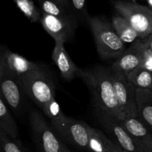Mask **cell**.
I'll return each mask as SVG.
<instances>
[{
	"mask_svg": "<svg viewBox=\"0 0 152 152\" xmlns=\"http://www.w3.org/2000/svg\"><path fill=\"white\" fill-rule=\"evenodd\" d=\"M79 78L88 88L95 108L105 111L118 120L126 118L116 97L111 67L80 69Z\"/></svg>",
	"mask_w": 152,
	"mask_h": 152,
	"instance_id": "6da1fadb",
	"label": "cell"
},
{
	"mask_svg": "<svg viewBox=\"0 0 152 152\" xmlns=\"http://www.w3.org/2000/svg\"><path fill=\"white\" fill-rule=\"evenodd\" d=\"M88 24L93 34L98 53L102 58L117 59L124 53L126 42L109 22L98 16H90Z\"/></svg>",
	"mask_w": 152,
	"mask_h": 152,
	"instance_id": "7a4b0ae2",
	"label": "cell"
},
{
	"mask_svg": "<svg viewBox=\"0 0 152 152\" xmlns=\"http://www.w3.org/2000/svg\"><path fill=\"white\" fill-rule=\"evenodd\" d=\"M20 80L27 96L40 110L48 102L55 99L56 86L53 77L42 65H39L37 68L24 75Z\"/></svg>",
	"mask_w": 152,
	"mask_h": 152,
	"instance_id": "3957f363",
	"label": "cell"
},
{
	"mask_svg": "<svg viewBox=\"0 0 152 152\" xmlns=\"http://www.w3.org/2000/svg\"><path fill=\"white\" fill-rule=\"evenodd\" d=\"M50 126L62 142L89 152V126L87 123L66 117L62 113L50 120Z\"/></svg>",
	"mask_w": 152,
	"mask_h": 152,
	"instance_id": "277c9868",
	"label": "cell"
},
{
	"mask_svg": "<svg viewBox=\"0 0 152 152\" xmlns=\"http://www.w3.org/2000/svg\"><path fill=\"white\" fill-rule=\"evenodd\" d=\"M29 122L33 140L39 152H64L65 142L59 139L40 111L31 110Z\"/></svg>",
	"mask_w": 152,
	"mask_h": 152,
	"instance_id": "5b68a950",
	"label": "cell"
},
{
	"mask_svg": "<svg viewBox=\"0 0 152 152\" xmlns=\"http://www.w3.org/2000/svg\"><path fill=\"white\" fill-rule=\"evenodd\" d=\"M114 6L120 16L124 17L138 33L140 39L152 34V9L134 1H116Z\"/></svg>",
	"mask_w": 152,
	"mask_h": 152,
	"instance_id": "8992f818",
	"label": "cell"
},
{
	"mask_svg": "<svg viewBox=\"0 0 152 152\" xmlns=\"http://www.w3.org/2000/svg\"><path fill=\"white\" fill-rule=\"evenodd\" d=\"M95 114L108 137L125 152H144L117 119L99 108H95Z\"/></svg>",
	"mask_w": 152,
	"mask_h": 152,
	"instance_id": "52a82bcc",
	"label": "cell"
},
{
	"mask_svg": "<svg viewBox=\"0 0 152 152\" xmlns=\"http://www.w3.org/2000/svg\"><path fill=\"white\" fill-rule=\"evenodd\" d=\"M112 77L116 97L126 118L138 117L136 88L126 74L112 71Z\"/></svg>",
	"mask_w": 152,
	"mask_h": 152,
	"instance_id": "ba28073f",
	"label": "cell"
},
{
	"mask_svg": "<svg viewBox=\"0 0 152 152\" xmlns=\"http://www.w3.org/2000/svg\"><path fill=\"white\" fill-rule=\"evenodd\" d=\"M42 25L46 32L53 37L55 42H66L74 34L78 26L77 18L59 17L42 13Z\"/></svg>",
	"mask_w": 152,
	"mask_h": 152,
	"instance_id": "9c48e42d",
	"label": "cell"
},
{
	"mask_svg": "<svg viewBox=\"0 0 152 152\" xmlns=\"http://www.w3.org/2000/svg\"><path fill=\"white\" fill-rule=\"evenodd\" d=\"M39 66L36 62L9 50L2 45L0 49V74H7L21 80L24 75Z\"/></svg>",
	"mask_w": 152,
	"mask_h": 152,
	"instance_id": "30bf717a",
	"label": "cell"
},
{
	"mask_svg": "<svg viewBox=\"0 0 152 152\" xmlns=\"http://www.w3.org/2000/svg\"><path fill=\"white\" fill-rule=\"evenodd\" d=\"M0 96L15 114L24 109L26 92L21 80L7 74H0Z\"/></svg>",
	"mask_w": 152,
	"mask_h": 152,
	"instance_id": "8fae6325",
	"label": "cell"
},
{
	"mask_svg": "<svg viewBox=\"0 0 152 152\" xmlns=\"http://www.w3.org/2000/svg\"><path fill=\"white\" fill-rule=\"evenodd\" d=\"M145 48L144 39H139L135 41L132 46L126 49L124 53L114 61L111 66V71L128 76L134 70L141 66Z\"/></svg>",
	"mask_w": 152,
	"mask_h": 152,
	"instance_id": "7c38bea8",
	"label": "cell"
},
{
	"mask_svg": "<svg viewBox=\"0 0 152 152\" xmlns=\"http://www.w3.org/2000/svg\"><path fill=\"white\" fill-rule=\"evenodd\" d=\"M119 121L142 151L152 152V133L148 126L137 117H126Z\"/></svg>",
	"mask_w": 152,
	"mask_h": 152,
	"instance_id": "4fadbf2b",
	"label": "cell"
},
{
	"mask_svg": "<svg viewBox=\"0 0 152 152\" xmlns=\"http://www.w3.org/2000/svg\"><path fill=\"white\" fill-rule=\"evenodd\" d=\"M52 59L59 69L61 76L66 80L79 77L80 68L74 64L65 48V42H55Z\"/></svg>",
	"mask_w": 152,
	"mask_h": 152,
	"instance_id": "5bb4252c",
	"label": "cell"
},
{
	"mask_svg": "<svg viewBox=\"0 0 152 152\" xmlns=\"http://www.w3.org/2000/svg\"><path fill=\"white\" fill-rule=\"evenodd\" d=\"M138 117L152 131V90L136 88Z\"/></svg>",
	"mask_w": 152,
	"mask_h": 152,
	"instance_id": "9a60e30c",
	"label": "cell"
},
{
	"mask_svg": "<svg viewBox=\"0 0 152 152\" xmlns=\"http://www.w3.org/2000/svg\"><path fill=\"white\" fill-rule=\"evenodd\" d=\"M38 2L42 13L59 17L75 16L68 0H38Z\"/></svg>",
	"mask_w": 152,
	"mask_h": 152,
	"instance_id": "2e32d148",
	"label": "cell"
},
{
	"mask_svg": "<svg viewBox=\"0 0 152 152\" xmlns=\"http://www.w3.org/2000/svg\"><path fill=\"white\" fill-rule=\"evenodd\" d=\"M0 130L3 131L9 137L17 139L19 128L16 120L9 110L8 105L0 96Z\"/></svg>",
	"mask_w": 152,
	"mask_h": 152,
	"instance_id": "e0dca14e",
	"label": "cell"
},
{
	"mask_svg": "<svg viewBox=\"0 0 152 152\" xmlns=\"http://www.w3.org/2000/svg\"><path fill=\"white\" fill-rule=\"evenodd\" d=\"M112 25L122 40L126 43H133L140 39L138 33L129 22L120 15L112 18Z\"/></svg>",
	"mask_w": 152,
	"mask_h": 152,
	"instance_id": "ac0fdd59",
	"label": "cell"
},
{
	"mask_svg": "<svg viewBox=\"0 0 152 152\" xmlns=\"http://www.w3.org/2000/svg\"><path fill=\"white\" fill-rule=\"evenodd\" d=\"M129 81L136 88L152 90V72L142 67L134 70L127 76Z\"/></svg>",
	"mask_w": 152,
	"mask_h": 152,
	"instance_id": "d6986e66",
	"label": "cell"
},
{
	"mask_svg": "<svg viewBox=\"0 0 152 152\" xmlns=\"http://www.w3.org/2000/svg\"><path fill=\"white\" fill-rule=\"evenodd\" d=\"M20 11L33 23L39 22L42 19V12L36 6L33 0H13Z\"/></svg>",
	"mask_w": 152,
	"mask_h": 152,
	"instance_id": "ffe728a7",
	"label": "cell"
},
{
	"mask_svg": "<svg viewBox=\"0 0 152 152\" xmlns=\"http://www.w3.org/2000/svg\"><path fill=\"white\" fill-rule=\"evenodd\" d=\"M0 147L4 152H31L17 139H14L0 130Z\"/></svg>",
	"mask_w": 152,
	"mask_h": 152,
	"instance_id": "44dd1931",
	"label": "cell"
},
{
	"mask_svg": "<svg viewBox=\"0 0 152 152\" xmlns=\"http://www.w3.org/2000/svg\"><path fill=\"white\" fill-rule=\"evenodd\" d=\"M89 152H107L102 132L89 126Z\"/></svg>",
	"mask_w": 152,
	"mask_h": 152,
	"instance_id": "7402d4cb",
	"label": "cell"
},
{
	"mask_svg": "<svg viewBox=\"0 0 152 152\" xmlns=\"http://www.w3.org/2000/svg\"><path fill=\"white\" fill-rule=\"evenodd\" d=\"M71 8L76 17L88 23L89 15L86 9V0H68Z\"/></svg>",
	"mask_w": 152,
	"mask_h": 152,
	"instance_id": "603a6c76",
	"label": "cell"
},
{
	"mask_svg": "<svg viewBox=\"0 0 152 152\" xmlns=\"http://www.w3.org/2000/svg\"><path fill=\"white\" fill-rule=\"evenodd\" d=\"M41 111L46 117L50 119V120L59 117L63 113L61 110L60 105L56 100V99H52L51 101L48 102Z\"/></svg>",
	"mask_w": 152,
	"mask_h": 152,
	"instance_id": "cb8c5ba5",
	"label": "cell"
},
{
	"mask_svg": "<svg viewBox=\"0 0 152 152\" xmlns=\"http://www.w3.org/2000/svg\"><path fill=\"white\" fill-rule=\"evenodd\" d=\"M140 67H142L152 72V51L146 46L142 55V64Z\"/></svg>",
	"mask_w": 152,
	"mask_h": 152,
	"instance_id": "d4e9b609",
	"label": "cell"
},
{
	"mask_svg": "<svg viewBox=\"0 0 152 152\" xmlns=\"http://www.w3.org/2000/svg\"><path fill=\"white\" fill-rule=\"evenodd\" d=\"M102 137H103L104 142L106 147L107 152H125L120 147H119L115 142H113L108 136L102 132Z\"/></svg>",
	"mask_w": 152,
	"mask_h": 152,
	"instance_id": "484cf974",
	"label": "cell"
},
{
	"mask_svg": "<svg viewBox=\"0 0 152 152\" xmlns=\"http://www.w3.org/2000/svg\"><path fill=\"white\" fill-rule=\"evenodd\" d=\"M144 42H145V46L152 51V34H151L147 38L144 39Z\"/></svg>",
	"mask_w": 152,
	"mask_h": 152,
	"instance_id": "4316f807",
	"label": "cell"
},
{
	"mask_svg": "<svg viewBox=\"0 0 152 152\" xmlns=\"http://www.w3.org/2000/svg\"><path fill=\"white\" fill-rule=\"evenodd\" d=\"M64 152H72V151H71L65 144V146H64Z\"/></svg>",
	"mask_w": 152,
	"mask_h": 152,
	"instance_id": "83f0119b",
	"label": "cell"
},
{
	"mask_svg": "<svg viewBox=\"0 0 152 152\" xmlns=\"http://www.w3.org/2000/svg\"><path fill=\"white\" fill-rule=\"evenodd\" d=\"M148 3V5H149V7H151L152 9V0H147Z\"/></svg>",
	"mask_w": 152,
	"mask_h": 152,
	"instance_id": "f1b7e54d",
	"label": "cell"
},
{
	"mask_svg": "<svg viewBox=\"0 0 152 152\" xmlns=\"http://www.w3.org/2000/svg\"><path fill=\"white\" fill-rule=\"evenodd\" d=\"M0 152H4V151H3V150L1 149V148H0Z\"/></svg>",
	"mask_w": 152,
	"mask_h": 152,
	"instance_id": "f546056e",
	"label": "cell"
},
{
	"mask_svg": "<svg viewBox=\"0 0 152 152\" xmlns=\"http://www.w3.org/2000/svg\"><path fill=\"white\" fill-rule=\"evenodd\" d=\"M132 1H134V2H136L137 0H132Z\"/></svg>",
	"mask_w": 152,
	"mask_h": 152,
	"instance_id": "4dcf8cb0",
	"label": "cell"
}]
</instances>
